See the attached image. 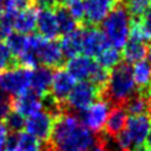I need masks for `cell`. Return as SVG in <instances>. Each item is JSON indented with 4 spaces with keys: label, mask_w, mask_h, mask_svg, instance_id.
<instances>
[{
    "label": "cell",
    "mask_w": 151,
    "mask_h": 151,
    "mask_svg": "<svg viewBox=\"0 0 151 151\" xmlns=\"http://www.w3.org/2000/svg\"><path fill=\"white\" fill-rule=\"evenodd\" d=\"M97 136L85 127L77 114L63 112L53 125L50 143L58 151H91Z\"/></svg>",
    "instance_id": "obj_1"
},
{
    "label": "cell",
    "mask_w": 151,
    "mask_h": 151,
    "mask_svg": "<svg viewBox=\"0 0 151 151\" xmlns=\"http://www.w3.org/2000/svg\"><path fill=\"white\" fill-rule=\"evenodd\" d=\"M136 91L137 88L130 64L120 61L111 70L100 98L105 99L111 106H123Z\"/></svg>",
    "instance_id": "obj_2"
},
{
    "label": "cell",
    "mask_w": 151,
    "mask_h": 151,
    "mask_svg": "<svg viewBox=\"0 0 151 151\" xmlns=\"http://www.w3.org/2000/svg\"><path fill=\"white\" fill-rule=\"evenodd\" d=\"M131 17L123 2L118 4L101 22V31L109 45L120 50L124 47L130 34Z\"/></svg>",
    "instance_id": "obj_3"
},
{
    "label": "cell",
    "mask_w": 151,
    "mask_h": 151,
    "mask_svg": "<svg viewBox=\"0 0 151 151\" xmlns=\"http://www.w3.org/2000/svg\"><path fill=\"white\" fill-rule=\"evenodd\" d=\"M31 70L14 65L0 72V92L13 98L29 90Z\"/></svg>",
    "instance_id": "obj_4"
},
{
    "label": "cell",
    "mask_w": 151,
    "mask_h": 151,
    "mask_svg": "<svg viewBox=\"0 0 151 151\" xmlns=\"http://www.w3.org/2000/svg\"><path fill=\"white\" fill-rule=\"evenodd\" d=\"M111 107L112 106L105 99L99 98L98 100L88 105L86 109L78 111L77 117L80 120V123L90 131H92L93 133H99L104 129Z\"/></svg>",
    "instance_id": "obj_5"
},
{
    "label": "cell",
    "mask_w": 151,
    "mask_h": 151,
    "mask_svg": "<svg viewBox=\"0 0 151 151\" xmlns=\"http://www.w3.org/2000/svg\"><path fill=\"white\" fill-rule=\"evenodd\" d=\"M100 96L101 92L97 86H94L88 80H83L74 84L72 91L70 92L65 101V105L78 112L86 109L93 101L99 99Z\"/></svg>",
    "instance_id": "obj_6"
},
{
    "label": "cell",
    "mask_w": 151,
    "mask_h": 151,
    "mask_svg": "<svg viewBox=\"0 0 151 151\" xmlns=\"http://www.w3.org/2000/svg\"><path fill=\"white\" fill-rule=\"evenodd\" d=\"M55 118L47 111L40 110L25 119V132L40 142L48 143Z\"/></svg>",
    "instance_id": "obj_7"
},
{
    "label": "cell",
    "mask_w": 151,
    "mask_h": 151,
    "mask_svg": "<svg viewBox=\"0 0 151 151\" xmlns=\"http://www.w3.org/2000/svg\"><path fill=\"white\" fill-rule=\"evenodd\" d=\"M35 54L39 65L50 68H59L64 63V54L59 46V42L50 39L41 38L37 48Z\"/></svg>",
    "instance_id": "obj_8"
},
{
    "label": "cell",
    "mask_w": 151,
    "mask_h": 151,
    "mask_svg": "<svg viewBox=\"0 0 151 151\" xmlns=\"http://www.w3.org/2000/svg\"><path fill=\"white\" fill-rule=\"evenodd\" d=\"M109 42L103 33L97 26L83 27V44H81V53L90 58H96Z\"/></svg>",
    "instance_id": "obj_9"
},
{
    "label": "cell",
    "mask_w": 151,
    "mask_h": 151,
    "mask_svg": "<svg viewBox=\"0 0 151 151\" xmlns=\"http://www.w3.org/2000/svg\"><path fill=\"white\" fill-rule=\"evenodd\" d=\"M125 130L131 138L132 146H144L145 139L151 130V117L149 114H138L127 117Z\"/></svg>",
    "instance_id": "obj_10"
},
{
    "label": "cell",
    "mask_w": 151,
    "mask_h": 151,
    "mask_svg": "<svg viewBox=\"0 0 151 151\" xmlns=\"http://www.w3.org/2000/svg\"><path fill=\"white\" fill-rule=\"evenodd\" d=\"M122 0H85V22L97 26L109 15V13Z\"/></svg>",
    "instance_id": "obj_11"
},
{
    "label": "cell",
    "mask_w": 151,
    "mask_h": 151,
    "mask_svg": "<svg viewBox=\"0 0 151 151\" xmlns=\"http://www.w3.org/2000/svg\"><path fill=\"white\" fill-rule=\"evenodd\" d=\"M74 84H76V80L68 74V72L65 68L59 67L53 72L50 94L57 101L65 105V101L70 92L72 91Z\"/></svg>",
    "instance_id": "obj_12"
},
{
    "label": "cell",
    "mask_w": 151,
    "mask_h": 151,
    "mask_svg": "<svg viewBox=\"0 0 151 151\" xmlns=\"http://www.w3.org/2000/svg\"><path fill=\"white\" fill-rule=\"evenodd\" d=\"M97 66V61H94L92 58L86 55H76L73 58H70L65 64V70L68 72V74L77 81L88 80L92 72L94 71Z\"/></svg>",
    "instance_id": "obj_13"
},
{
    "label": "cell",
    "mask_w": 151,
    "mask_h": 151,
    "mask_svg": "<svg viewBox=\"0 0 151 151\" xmlns=\"http://www.w3.org/2000/svg\"><path fill=\"white\" fill-rule=\"evenodd\" d=\"M12 110L17 111L25 118L42 110V98L32 92L31 90L11 98Z\"/></svg>",
    "instance_id": "obj_14"
},
{
    "label": "cell",
    "mask_w": 151,
    "mask_h": 151,
    "mask_svg": "<svg viewBox=\"0 0 151 151\" xmlns=\"http://www.w3.org/2000/svg\"><path fill=\"white\" fill-rule=\"evenodd\" d=\"M53 71L46 66H37L31 70V80H29V90L38 94L39 97H45L50 94L51 83H52Z\"/></svg>",
    "instance_id": "obj_15"
},
{
    "label": "cell",
    "mask_w": 151,
    "mask_h": 151,
    "mask_svg": "<svg viewBox=\"0 0 151 151\" xmlns=\"http://www.w3.org/2000/svg\"><path fill=\"white\" fill-rule=\"evenodd\" d=\"M35 29L38 34L45 39L54 40L59 35L54 9H37Z\"/></svg>",
    "instance_id": "obj_16"
},
{
    "label": "cell",
    "mask_w": 151,
    "mask_h": 151,
    "mask_svg": "<svg viewBox=\"0 0 151 151\" xmlns=\"http://www.w3.org/2000/svg\"><path fill=\"white\" fill-rule=\"evenodd\" d=\"M37 8L27 7L13 15V29L21 34H31L35 31Z\"/></svg>",
    "instance_id": "obj_17"
},
{
    "label": "cell",
    "mask_w": 151,
    "mask_h": 151,
    "mask_svg": "<svg viewBox=\"0 0 151 151\" xmlns=\"http://www.w3.org/2000/svg\"><path fill=\"white\" fill-rule=\"evenodd\" d=\"M81 44H83V27H78L77 29L64 34L59 41V46L64 57L73 58L81 53Z\"/></svg>",
    "instance_id": "obj_18"
},
{
    "label": "cell",
    "mask_w": 151,
    "mask_h": 151,
    "mask_svg": "<svg viewBox=\"0 0 151 151\" xmlns=\"http://www.w3.org/2000/svg\"><path fill=\"white\" fill-rule=\"evenodd\" d=\"M127 120V113L123 106H112L104 125V133L111 137L118 134L125 129Z\"/></svg>",
    "instance_id": "obj_19"
},
{
    "label": "cell",
    "mask_w": 151,
    "mask_h": 151,
    "mask_svg": "<svg viewBox=\"0 0 151 151\" xmlns=\"http://www.w3.org/2000/svg\"><path fill=\"white\" fill-rule=\"evenodd\" d=\"M146 52H147L146 41L129 37L126 44L123 47L122 59H124V61L127 64L137 63L143 60L146 57Z\"/></svg>",
    "instance_id": "obj_20"
},
{
    "label": "cell",
    "mask_w": 151,
    "mask_h": 151,
    "mask_svg": "<svg viewBox=\"0 0 151 151\" xmlns=\"http://www.w3.org/2000/svg\"><path fill=\"white\" fill-rule=\"evenodd\" d=\"M150 106H151V98L146 93V91L137 90L136 93L123 105L126 113L131 116L138 114H149L150 116Z\"/></svg>",
    "instance_id": "obj_21"
},
{
    "label": "cell",
    "mask_w": 151,
    "mask_h": 151,
    "mask_svg": "<svg viewBox=\"0 0 151 151\" xmlns=\"http://www.w3.org/2000/svg\"><path fill=\"white\" fill-rule=\"evenodd\" d=\"M54 14H55L57 24H58L59 34H63V35L67 34L79 27V22L71 15V13L65 6L58 5L54 8Z\"/></svg>",
    "instance_id": "obj_22"
},
{
    "label": "cell",
    "mask_w": 151,
    "mask_h": 151,
    "mask_svg": "<svg viewBox=\"0 0 151 151\" xmlns=\"http://www.w3.org/2000/svg\"><path fill=\"white\" fill-rule=\"evenodd\" d=\"M132 76L137 90L145 91L147 86L151 84V64L145 60H140L134 63L132 68Z\"/></svg>",
    "instance_id": "obj_23"
},
{
    "label": "cell",
    "mask_w": 151,
    "mask_h": 151,
    "mask_svg": "<svg viewBox=\"0 0 151 151\" xmlns=\"http://www.w3.org/2000/svg\"><path fill=\"white\" fill-rule=\"evenodd\" d=\"M96 59L99 66L110 71L122 61V52L118 48L109 45L96 57Z\"/></svg>",
    "instance_id": "obj_24"
},
{
    "label": "cell",
    "mask_w": 151,
    "mask_h": 151,
    "mask_svg": "<svg viewBox=\"0 0 151 151\" xmlns=\"http://www.w3.org/2000/svg\"><path fill=\"white\" fill-rule=\"evenodd\" d=\"M5 44L8 47L9 52L14 58H18L25 50L26 44H27V35L18 33V32H12L6 39Z\"/></svg>",
    "instance_id": "obj_25"
},
{
    "label": "cell",
    "mask_w": 151,
    "mask_h": 151,
    "mask_svg": "<svg viewBox=\"0 0 151 151\" xmlns=\"http://www.w3.org/2000/svg\"><path fill=\"white\" fill-rule=\"evenodd\" d=\"M41 142L32 137L27 132L18 133V146L17 151H41Z\"/></svg>",
    "instance_id": "obj_26"
},
{
    "label": "cell",
    "mask_w": 151,
    "mask_h": 151,
    "mask_svg": "<svg viewBox=\"0 0 151 151\" xmlns=\"http://www.w3.org/2000/svg\"><path fill=\"white\" fill-rule=\"evenodd\" d=\"M122 2L131 18L142 17L150 7V0H123Z\"/></svg>",
    "instance_id": "obj_27"
},
{
    "label": "cell",
    "mask_w": 151,
    "mask_h": 151,
    "mask_svg": "<svg viewBox=\"0 0 151 151\" xmlns=\"http://www.w3.org/2000/svg\"><path fill=\"white\" fill-rule=\"evenodd\" d=\"M25 117L14 110H11L8 114L4 118V124L11 132H20L25 126Z\"/></svg>",
    "instance_id": "obj_28"
},
{
    "label": "cell",
    "mask_w": 151,
    "mask_h": 151,
    "mask_svg": "<svg viewBox=\"0 0 151 151\" xmlns=\"http://www.w3.org/2000/svg\"><path fill=\"white\" fill-rule=\"evenodd\" d=\"M13 15L6 11L0 14V41L5 40L13 32Z\"/></svg>",
    "instance_id": "obj_29"
},
{
    "label": "cell",
    "mask_w": 151,
    "mask_h": 151,
    "mask_svg": "<svg viewBox=\"0 0 151 151\" xmlns=\"http://www.w3.org/2000/svg\"><path fill=\"white\" fill-rule=\"evenodd\" d=\"M65 7L68 9L71 15L78 21H83L85 19V1L84 0H70Z\"/></svg>",
    "instance_id": "obj_30"
},
{
    "label": "cell",
    "mask_w": 151,
    "mask_h": 151,
    "mask_svg": "<svg viewBox=\"0 0 151 151\" xmlns=\"http://www.w3.org/2000/svg\"><path fill=\"white\" fill-rule=\"evenodd\" d=\"M32 0H4V11L15 14L27 7H31Z\"/></svg>",
    "instance_id": "obj_31"
},
{
    "label": "cell",
    "mask_w": 151,
    "mask_h": 151,
    "mask_svg": "<svg viewBox=\"0 0 151 151\" xmlns=\"http://www.w3.org/2000/svg\"><path fill=\"white\" fill-rule=\"evenodd\" d=\"M14 65H15L14 57L9 52L6 44L0 41V72H2L4 70H6L11 66H14Z\"/></svg>",
    "instance_id": "obj_32"
},
{
    "label": "cell",
    "mask_w": 151,
    "mask_h": 151,
    "mask_svg": "<svg viewBox=\"0 0 151 151\" xmlns=\"http://www.w3.org/2000/svg\"><path fill=\"white\" fill-rule=\"evenodd\" d=\"M139 22L147 41H150L151 40V9L150 11L147 9L142 17H139Z\"/></svg>",
    "instance_id": "obj_33"
},
{
    "label": "cell",
    "mask_w": 151,
    "mask_h": 151,
    "mask_svg": "<svg viewBox=\"0 0 151 151\" xmlns=\"http://www.w3.org/2000/svg\"><path fill=\"white\" fill-rule=\"evenodd\" d=\"M11 110H12L11 97H8L5 93L0 92V122L4 120V118L8 114V112Z\"/></svg>",
    "instance_id": "obj_34"
},
{
    "label": "cell",
    "mask_w": 151,
    "mask_h": 151,
    "mask_svg": "<svg viewBox=\"0 0 151 151\" xmlns=\"http://www.w3.org/2000/svg\"><path fill=\"white\" fill-rule=\"evenodd\" d=\"M32 5L37 9H54L58 6L57 0H32Z\"/></svg>",
    "instance_id": "obj_35"
},
{
    "label": "cell",
    "mask_w": 151,
    "mask_h": 151,
    "mask_svg": "<svg viewBox=\"0 0 151 151\" xmlns=\"http://www.w3.org/2000/svg\"><path fill=\"white\" fill-rule=\"evenodd\" d=\"M8 129L6 127V125L4 124V122H0V150H4V146H5V143H6V139L8 137Z\"/></svg>",
    "instance_id": "obj_36"
},
{
    "label": "cell",
    "mask_w": 151,
    "mask_h": 151,
    "mask_svg": "<svg viewBox=\"0 0 151 151\" xmlns=\"http://www.w3.org/2000/svg\"><path fill=\"white\" fill-rule=\"evenodd\" d=\"M143 147H145V149H151V130H150V132H149V134H147V137H146V139H145V143H144V146Z\"/></svg>",
    "instance_id": "obj_37"
},
{
    "label": "cell",
    "mask_w": 151,
    "mask_h": 151,
    "mask_svg": "<svg viewBox=\"0 0 151 151\" xmlns=\"http://www.w3.org/2000/svg\"><path fill=\"white\" fill-rule=\"evenodd\" d=\"M41 151H58L51 143H47L46 145H45V147H41Z\"/></svg>",
    "instance_id": "obj_38"
},
{
    "label": "cell",
    "mask_w": 151,
    "mask_h": 151,
    "mask_svg": "<svg viewBox=\"0 0 151 151\" xmlns=\"http://www.w3.org/2000/svg\"><path fill=\"white\" fill-rule=\"evenodd\" d=\"M146 55H147L149 63L151 64V40L147 42V52H146Z\"/></svg>",
    "instance_id": "obj_39"
},
{
    "label": "cell",
    "mask_w": 151,
    "mask_h": 151,
    "mask_svg": "<svg viewBox=\"0 0 151 151\" xmlns=\"http://www.w3.org/2000/svg\"><path fill=\"white\" fill-rule=\"evenodd\" d=\"M58 1V5H61V6H65L70 0H57Z\"/></svg>",
    "instance_id": "obj_40"
},
{
    "label": "cell",
    "mask_w": 151,
    "mask_h": 151,
    "mask_svg": "<svg viewBox=\"0 0 151 151\" xmlns=\"http://www.w3.org/2000/svg\"><path fill=\"white\" fill-rule=\"evenodd\" d=\"M145 91H146V93H147V94H149V97H150V98H151V84H150V85H149V86H147V88H146V90H145Z\"/></svg>",
    "instance_id": "obj_41"
},
{
    "label": "cell",
    "mask_w": 151,
    "mask_h": 151,
    "mask_svg": "<svg viewBox=\"0 0 151 151\" xmlns=\"http://www.w3.org/2000/svg\"><path fill=\"white\" fill-rule=\"evenodd\" d=\"M4 12V0H0V14Z\"/></svg>",
    "instance_id": "obj_42"
},
{
    "label": "cell",
    "mask_w": 151,
    "mask_h": 151,
    "mask_svg": "<svg viewBox=\"0 0 151 151\" xmlns=\"http://www.w3.org/2000/svg\"><path fill=\"white\" fill-rule=\"evenodd\" d=\"M131 151H144V147H143V146H140V147H136V149H133V150H131Z\"/></svg>",
    "instance_id": "obj_43"
},
{
    "label": "cell",
    "mask_w": 151,
    "mask_h": 151,
    "mask_svg": "<svg viewBox=\"0 0 151 151\" xmlns=\"http://www.w3.org/2000/svg\"><path fill=\"white\" fill-rule=\"evenodd\" d=\"M144 151H151V149H145L144 147Z\"/></svg>",
    "instance_id": "obj_44"
},
{
    "label": "cell",
    "mask_w": 151,
    "mask_h": 151,
    "mask_svg": "<svg viewBox=\"0 0 151 151\" xmlns=\"http://www.w3.org/2000/svg\"><path fill=\"white\" fill-rule=\"evenodd\" d=\"M150 117H151V106H150Z\"/></svg>",
    "instance_id": "obj_45"
},
{
    "label": "cell",
    "mask_w": 151,
    "mask_h": 151,
    "mask_svg": "<svg viewBox=\"0 0 151 151\" xmlns=\"http://www.w3.org/2000/svg\"><path fill=\"white\" fill-rule=\"evenodd\" d=\"M150 6H151V0H150Z\"/></svg>",
    "instance_id": "obj_46"
},
{
    "label": "cell",
    "mask_w": 151,
    "mask_h": 151,
    "mask_svg": "<svg viewBox=\"0 0 151 151\" xmlns=\"http://www.w3.org/2000/svg\"><path fill=\"white\" fill-rule=\"evenodd\" d=\"M0 151H4V150H0Z\"/></svg>",
    "instance_id": "obj_47"
},
{
    "label": "cell",
    "mask_w": 151,
    "mask_h": 151,
    "mask_svg": "<svg viewBox=\"0 0 151 151\" xmlns=\"http://www.w3.org/2000/svg\"><path fill=\"white\" fill-rule=\"evenodd\" d=\"M122 1H123V0H122Z\"/></svg>",
    "instance_id": "obj_48"
}]
</instances>
